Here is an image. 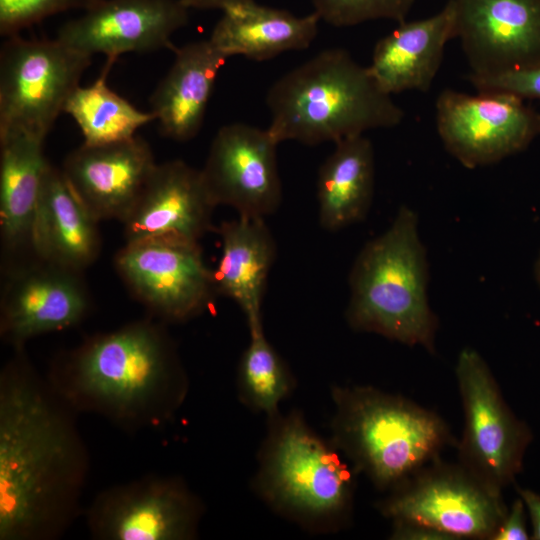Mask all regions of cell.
Here are the masks:
<instances>
[{"label":"cell","instance_id":"obj_16","mask_svg":"<svg viewBox=\"0 0 540 540\" xmlns=\"http://www.w3.org/2000/svg\"><path fill=\"white\" fill-rule=\"evenodd\" d=\"M188 12L181 0H102L62 25L56 39L115 61L129 52L175 51L171 37L188 23Z\"/></svg>","mask_w":540,"mask_h":540},{"label":"cell","instance_id":"obj_30","mask_svg":"<svg viewBox=\"0 0 540 540\" xmlns=\"http://www.w3.org/2000/svg\"><path fill=\"white\" fill-rule=\"evenodd\" d=\"M477 91H502L524 100H540V65L492 76L468 75Z\"/></svg>","mask_w":540,"mask_h":540},{"label":"cell","instance_id":"obj_31","mask_svg":"<svg viewBox=\"0 0 540 540\" xmlns=\"http://www.w3.org/2000/svg\"><path fill=\"white\" fill-rule=\"evenodd\" d=\"M530 539L525 524V504L517 498L491 540H527Z\"/></svg>","mask_w":540,"mask_h":540},{"label":"cell","instance_id":"obj_23","mask_svg":"<svg viewBox=\"0 0 540 540\" xmlns=\"http://www.w3.org/2000/svg\"><path fill=\"white\" fill-rule=\"evenodd\" d=\"M319 21L315 12L296 16L247 0L222 10L209 41L227 58L241 55L266 61L284 52L308 48L317 36Z\"/></svg>","mask_w":540,"mask_h":540},{"label":"cell","instance_id":"obj_4","mask_svg":"<svg viewBox=\"0 0 540 540\" xmlns=\"http://www.w3.org/2000/svg\"><path fill=\"white\" fill-rule=\"evenodd\" d=\"M267 418L253 491L274 512L308 531L341 529L353 512L357 471L300 411Z\"/></svg>","mask_w":540,"mask_h":540},{"label":"cell","instance_id":"obj_6","mask_svg":"<svg viewBox=\"0 0 540 540\" xmlns=\"http://www.w3.org/2000/svg\"><path fill=\"white\" fill-rule=\"evenodd\" d=\"M331 441L381 491H389L454 443L435 412L372 386H333Z\"/></svg>","mask_w":540,"mask_h":540},{"label":"cell","instance_id":"obj_10","mask_svg":"<svg viewBox=\"0 0 540 540\" xmlns=\"http://www.w3.org/2000/svg\"><path fill=\"white\" fill-rule=\"evenodd\" d=\"M475 95L444 89L437 97V133L446 151L468 169L496 164L540 137V112L502 91Z\"/></svg>","mask_w":540,"mask_h":540},{"label":"cell","instance_id":"obj_33","mask_svg":"<svg viewBox=\"0 0 540 540\" xmlns=\"http://www.w3.org/2000/svg\"><path fill=\"white\" fill-rule=\"evenodd\" d=\"M519 497L528 510L532 523L531 539L540 540V495L529 489H517Z\"/></svg>","mask_w":540,"mask_h":540},{"label":"cell","instance_id":"obj_11","mask_svg":"<svg viewBox=\"0 0 540 540\" xmlns=\"http://www.w3.org/2000/svg\"><path fill=\"white\" fill-rule=\"evenodd\" d=\"M114 264L132 295L164 321L195 318L217 294L213 270L206 265L199 242L175 238L125 242Z\"/></svg>","mask_w":540,"mask_h":540},{"label":"cell","instance_id":"obj_7","mask_svg":"<svg viewBox=\"0 0 540 540\" xmlns=\"http://www.w3.org/2000/svg\"><path fill=\"white\" fill-rule=\"evenodd\" d=\"M91 56L57 40L6 38L0 53V139L45 140Z\"/></svg>","mask_w":540,"mask_h":540},{"label":"cell","instance_id":"obj_27","mask_svg":"<svg viewBox=\"0 0 540 540\" xmlns=\"http://www.w3.org/2000/svg\"><path fill=\"white\" fill-rule=\"evenodd\" d=\"M294 376L284 359L267 340L264 330L250 332L237 372L240 401L270 417L294 390Z\"/></svg>","mask_w":540,"mask_h":540},{"label":"cell","instance_id":"obj_18","mask_svg":"<svg viewBox=\"0 0 540 540\" xmlns=\"http://www.w3.org/2000/svg\"><path fill=\"white\" fill-rule=\"evenodd\" d=\"M215 205L201 171L182 160L156 164L136 203L121 222L125 242L153 238L199 240L209 231Z\"/></svg>","mask_w":540,"mask_h":540},{"label":"cell","instance_id":"obj_29","mask_svg":"<svg viewBox=\"0 0 540 540\" xmlns=\"http://www.w3.org/2000/svg\"><path fill=\"white\" fill-rule=\"evenodd\" d=\"M102 0H0V33L18 35L43 19L72 9L88 10Z\"/></svg>","mask_w":540,"mask_h":540},{"label":"cell","instance_id":"obj_15","mask_svg":"<svg viewBox=\"0 0 540 540\" xmlns=\"http://www.w3.org/2000/svg\"><path fill=\"white\" fill-rule=\"evenodd\" d=\"M471 76L540 65V0H450Z\"/></svg>","mask_w":540,"mask_h":540},{"label":"cell","instance_id":"obj_14","mask_svg":"<svg viewBox=\"0 0 540 540\" xmlns=\"http://www.w3.org/2000/svg\"><path fill=\"white\" fill-rule=\"evenodd\" d=\"M81 272L33 256L5 265L0 336L14 347L78 324L89 308Z\"/></svg>","mask_w":540,"mask_h":540},{"label":"cell","instance_id":"obj_13","mask_svg":"<svg viewBox=\"0 0 540 540\" xmlns=\"http://www.w3.org/2000/svg\"><path fill=\"white\" fill-rule=\"evenodd\" d=\"M278 144L268 128L239 122L222 126L200 169L213 204L244 217L266 219L275 213L282 201Z\"/></svg>","mask_w":540,"mask_h":540},{"label":"cell","instance_id":"obj_20","mask_svg":"<svg viewBox=\"0 0 540 540\" xmlns=\"http://www.w3.org/2000/svg\"><path fill=\"white\" fill-rule=\"evenodd\" d=\"M97 221L50 163L44 173L32 226L33 256L82 271L99 255Z\"/></svg>","mask_w":540,"mask_h":540},{"label":"cell","instance_id":"obj_1","mask_svg":"<svg viewBox=\"0 0 540 540\" xmlns=\"http://www.w3.org/2000/svg\"><path fill=\"white\" fill-rule=\"evenodd\" d=\"M76 412L23 349L0 375V539L51 540L75 520L88 474Z\"/></svg>","mask_w":540,"mask_h":540},{"label":"cell","instance_id":"obj_12","mask_svg":"<svg viewBox=\"0 0 540 540\" xmlns=\"http://www.w3.org/2000/svg\"><path fill=\"white\" fill-rule=\"evenodd\" d=\"M203 512L180 478L152 475L102 491L86 519L91 535L100 540H190Z\"/></svg>","mask_w":540,"mask_h":540},{"label":"cell","instance_id":"obj_9","mask_svg":"<svg viewBox=\"0 0 540 540\" xmlns=\"http://www.w3.org/2000/svg\"><path fill=\"white\" fill-rule=\"evenodd\" d=\"M455 375L464 415L459 463L502 492L522 469L531 431L507 405L488 364L474 348L460 351Z\"/></svg>","mask_w":540,"mask_h":540},{"label":"cell","instance_id":"obj_2","mask_svg":"<svg viewBox=\"0 0 540 540\" xmlns=\"http://www.w3.org/2000/svg\"><path fill=\"white\" fill-rule=\"evenodd\" d=\"M47 380L75 412L126 431L164 425L188 392L171 337L148 319L85 339L54 360Z\"/></svg>","mask_w":540,"mask_h":540},{"label":"cell","instance_id":"obj_17","mask_svg":"<svg viewBox=\"0 0 540 540\" xmlns=\"http://www.w3.org/2000/svg\"><path fill=\"white\" fill-rule=\"evenodd\" d=\"M142 138L101 145L82 144L65 159L62 172L73 192L97 220L122 222L156 166Z\"/></svg>","mask_w":540,"mask_h":540},{"label":"cell","instance_id":"obj_5","mask_svg":"<svg viewBox=\"0 0 540 540\" xmlns=\"http://www.w3.org/2000/svg\"><path fill=\"white\" fill-rule=\"evenodd\" d=\"M428 281L418 215L401 206L389 228L370 240L352 265L349 326L434 353L438 318L429 305Z\"/></svg>","mask_w":540,"mask_h":540},{"label":"cell","instance_id":"obj_25","mask_svg":"<svg viewBox=\"0 0 540 540\" xmlns=\"http://www.w3.org/2000/svg\"><path fill=\"white\" fill-rule=\"evenodd\" d=\"M375 185L372 142L364 134L335 143L317 177L318 218L323 229L337 231L368 214Z\"/></svg>","mask_w":540,"mask_h":540},{"label":"cell","instance_id":"obj_32","mask_svg":"<svg viewBox=\"0 0 540 540\" xmlns=\"http://www.w3.org/2000/svg\"><path fill=\"white\" fill-rule=\"evenodd\" d=\"M390 535L394 540H453L449 535L436 529L408 522H392Z\"/></svg>","mask_w":540,"mask_h":540},{"label":"cell","instance_id":"obj_8","mask_svg":"<svg viewBox=\"0 0 540 540\" xmlns=\"http://www.w3.org/2000/svg\"><path fill=\"white\" fill-rule=\"evenodd\" d=\"M378 511L392 522H408L441 531L453 540H491L505 518L502 492L462 464L440 457L388 491Z\"/></svg>","mask_w":540,"mask_h":540},{"label":"cell","instance_id":"obj_3","mask_svg":"<svg viewBox=\"0 0 540 540\" xmlns=\"http://www.w3.org/2000/svg\"><path fill=\"white\" fill-rule=\"evenodd\" d=\"M269 131L280 143H337L373 129L398 126L404 111L368 66L342 48L321 51L269 88Z\"/></svg>","mask_w":540,"mask_h":540},{"label":"cell","instance_id":"obj_21","mask_svg":"<svg viewBox=\"0 0 540 540\" xmlns=\"http://www.w3.org/2000/svg\"><path fill=\"white\" fill-rule=\"evenodd\" d=\"M221 256L213 270L216 292L235 302L250 332L263 329L262 304L276 243L265 219L238 216L215 228Z\"/></svg>","mask_w":540,"mask_h":540},{"label":"cell","instance_id":"obj_34","mask_svg":"<svg viewBox=\"0 0 540 540\" xmlns=\"http://www.w3.org/2000/svg\"><path fill=\"white\" fill-rule=\"evenodd\" d=\"M188 9H220L238 4L247 0H181Z\"/></svg>","mask_w":540,"mask_h":540},{"label":"cell","instance_id":"obj_28","mask_svg":"<svg viewBox=\"0 0 540 540\" xmlns=\"http://www.w3.org/2000/svg\"><path fill=\"white\" fill-rule=\"evenodd\" d=\"M320 20L350 27L373 20H406L414 0H310Z\"/></svg>","mask_w":540,"mask_h":540},{"label":"cell","instance_id":"obj_26","mask_svg":"<svg viewBox=\"0 0 540 540\" xmlns=\"http://www.w3.org/2000/svg\"><path fill=\"white\" fill-rule=\"evenodd\" d=\"M115 60L106 59L99 77L89 86L80 85L66 102L64 112L78 124L84 144L101 145L133 138L136 131L155 120L119 96L107 84Z\"/></svg>","mask_w":540,"mask_h":540},{"label":"cell","instance_id":"obj_19","mask_svg":"<svg viewBox=\"0 0 540 540\" xmlns=\"http://www.w3.org/2000/svg\"><path fill=\"white\" fill-rule=\"evenodd\" d=\"M380 38L368 66L380 88L389 95L427 92L440 70L447 43L455 38V13L448 2L427 18L398 23Z\"/></svg>","mask_w":540,"mask_h":540},{"label":"cell","instance_id":"obj_24","mask_svg":"<svg viewBox=\"0 0 540 540\" xmlns=\"http://www.w3.org/2000/svg\"><path fill=\"white\" fill-rule=\"evenodd\" d=\"M43 145L26 135L0 139V237L2 254L10 261L25 251L32 254L33 219L49 165Z\"/></svg>","mask_w":540,"mask_h":540},{"label":"cell","instance_id":"obj_22","mask_svg":"<svg viewBox=\"0 0 540 540\" xmlns=\"http://www.w3.org/2000/svg\"><path fill=\"white\" fill-rule=\"evenodd\" d=\"M174 52L173 65L150 103L162 134L184 142L200 131L217 75L228 58L209 39L188 43Z\"/></svg>","mask_w":540,"mask_h":540},{"label":"cell","instance_id":"obj_35","mask_svg":"<svg viewBox=\"0 0 540 540\" xmlns=\"http://www.w3.org/2000/svg\"><path fill=\"white\" fill-rule=\"evenodd\" d=\"M534 275H535V280L538 286L540 287V255L538 256L535 262Z\"/></svg>","mask_w":540,"mask_h":540}]
</instances>
